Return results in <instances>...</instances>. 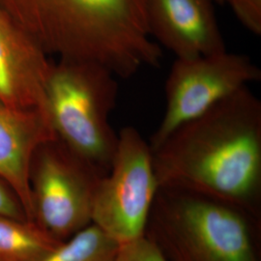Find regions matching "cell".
Wrapping results in <instances>:
<instances>
[{"label": "cell", "instance_id": "cell-1", "mask_svg": "<svg viewBox=\"0 0 261 261\" xmlns=\"http://www.w3.org/2000/svg\"><path fill=\"white\" fill-rule=\"evenodd\" d=\"M152 151L160 189L203 196L257 217L261 102L249 87L182 125Z\"/></svg>", "mask_w": 261, "mask_h": 261}, {"label": "cell", "instance_id": "cell-2", "mask_svg": "<svg viewBox=\"0 0 261 261\" xmlns=\"http://www.w3.org/2000/svg\"><path fill=\"white\" fill-rule=\"evenodd\" d=\"M0 7L47 56L95 62L121 79L160 65L145 0H0Z\"/></svg>", "mask_w": 261, "mask_h": 261}, {"label": "cell", "instance_id": "cell-3", "mask_svg": "<svg viewBox=\"0 0 261 261\" xmlns=\"http://www.w3.org/2000/svg\"><path fill=\"white\" fill-rule=\"evenodd\" d=\"M253 218L203 196L160 189L144 235L168 261H260Z\"/></svg>", "mask_w": 261, "mask_h": 261}, {"label": "cell", "instance_id": "cell-4", "mask_svg": "<svg viewBox=\"0 0 261 261\" xmlns=\"http://www.w3.org/2000/svg\"><path fill=\"white\" fill-rule=\"evenodd\" d=\"M117 76L101 64L59 59L46 86L47 116L56 139L107 174L118 145L111 114L118 97Z\"/></svg>", "mask_w": 261, "mask_h": 261}, {"label": "cell", "instance_id": "cell-5", "mask_svg": "<svg viewBox=\"0 0 261 261\" xmlns=\"http://www.w3.org/2000/svg\"><path fill=\"white\" fill-rule=\"evenodd\" d=\"M159 190L149 141L136 128L124 127L112 167L95 193L92 224L118 245L139 239Z\"/></svg>", "mask_w": 261, "mask_h": 261}, {"label": "cell", "instance_id": "cell-6", "mask_svg": "<svg viewBox=\"0 0 261 261\" xmlns=\"http://www.w3.org/2000/svg\"><path fill=\"white\" fill-rule=\"evenodd\" d=\"M103 175L58 140L38 150L31 171L33 221L59 241L92 224L97 187Z\"/></svg>", "mask_w": 261, "mask_h": 261}, {"label": "cell", "instance_id": "cell-7", "mask_svg": "<svg viewBox=\"0 0 261 261\" xmlns=\"http://www.w3.org/2000/svg\"><path fill=\"white\" fill-rule=\"evenodd\" d=\"M261 81V70L250 56L224 51L176 58L165 85L166 109L149 141L155 149L168 136L228 97Z\"/></svg>", "mask_w": 261, "mask_h": 261}, {"label": "cell", "instance_id": "cell-8", "mask_svg": "<svg viewBox=\"0 0 261 261\" xmlns=\"http://www.w3.org/2000/svg\"><path fill=\"white\" fill-rule=\"evenodd\" d=\"M213 1L145 0L150 36L176 58L224 51L226 47L215 16Z\"/></svg>", "mask_w": 261, "mask_h": 261}, {"label": "cell", "instance_id": "cell-9", "mask_svg": "<svg viewBox=\"0 0 261 261\" xmlns=\"http://www.w3.org/2000/svg\"><path fill=\"white\" fill-rule=\"evenodd\" d=\"M51 66L48 56L0 7V103L47 115L46 86Z\"/></svg>", "mask_w": 261, "mask_h": 261}, {"label": "cell", "instance_id": "cell-10", "mask_svg": "<svg viewBox=\"0 0 261 261\" xmlns=\"http://www.w3.org/2000/svg\"><path fill=\"white\" fill-rule=\"evenodd\" d=\"M57 140L48 116L38 110H17L0 103V179L33 221L31 171L38 150Z\"/></svg>", "mask_w": 261, "mask_h": 261}, {"label": "cell", "instance_id": "cell-11", "mask_svg": "<svg viewBox=\"0 0 261 261\" xmlns=\"http://www.w3.org/2000/svg\"><path fill=\"white\" fill-rule=\"evenodd\" d=\"M61 243L34 221L0 215V261H41Z\"/></svg>", "mask_w": 261, "mask_h": 261}, {"label": "cell", "instance_id": "cell-12", "mask_svg": "<svg viewBox=\"0 0 261 261\" xmlns=\"http://www.w3.org/2000/svg\"><path fill=\"white\" fill-rule=\"evenodd\" d=\"M119 245L89 224L41 261H116Z\"/></svg>", "mask_w": 261, "mask_h": 261}, {"label": "cell", "instance_id": "cell-13", "mask_svg": "<svg viewBox=\"0 0 261 261\" xmlns=\"http://www.w3.org/2000/svg\"><path fill=\"white\" fill-rule=\"evenodd\" d=\"M116 261H168L157 246L145 235L119 245Z\"/></svg>", "mask_w": 261, "mask_h": 261}, {"label": "cell", "instance_id": "cell-14", "mask_svg": "<svg viewBox=\"0 0 261 261\" xmlns=\"http://www.w3.org/2000/svg\"><path fill=\"white\" fill-rule=\"evenodd\" d=\"M233 11L236 18L254 35H261V0H222Z\"/></svg>", "mask_w": 261, "mask_h": 261}, {"label": "cell", "instance_id": "cell-15", "mask_svg": "<svg viewBox=\"0 0 261 261\" xmlns=\"http://www.w3.org/2000/svg\"><path fill=\"white\" fill-rule=\"evenodd\" d=\"M0 215L18 220H28L18 198L0 179Z\"/></svg>", "mask_w": 261, "mask_h": 261}, {"label": "cell", "instance_id": "cell-16", "mask_svg": "<svg viewBox=\"0 0 261 261\" xmlns=\"http://www.w3.org/2000/svg\"><path fill=\"white\" fill-rule=\"evenodd\" d=\"M214 1H217V2H220V3H222V0H214Z\"/></svg>", "mask_w": 261, "mask_h": 261}]
</instances>
